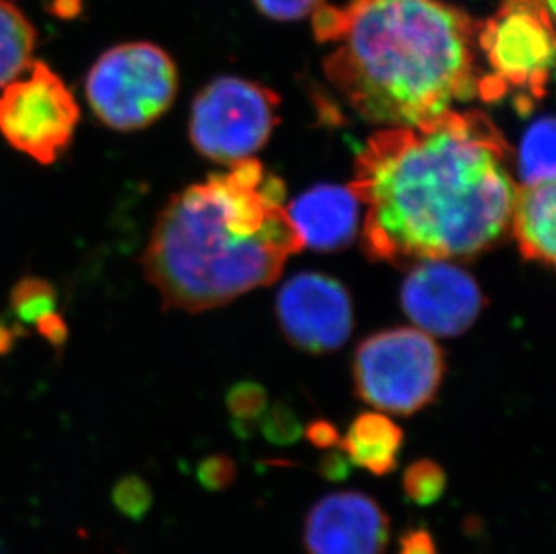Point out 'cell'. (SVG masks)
Segmentation results:
<instances>
[{"label": "cell", "mask_w": 556, "mask_h": 554, "mask_svg": "<svg viewBox=\"0 0 556 554\" xmlns=\"http://www.w3.org/2000/svg\"><path fill=\"white\" fill-rule=\"evenodd\" d=\"M517 173L522 186L555 180V119L544 115L525 131L517 152Z\"/></svg>", "instance_id": "2e32d148"}, {"label": "cell", "mask_w": 556, "mask_h": 554, "mask_svg": "<svg viewBox=\"0 0 556 554\" xmlns=\"http://www.w3.org/2000/svg\"><path fill=\"white\" fill-rule=\"evenodd\" d=\"M227 408L235 418V424L240 425L238 435L248 424H254L262 418L268 408L267 391L256 382H240L227 392Z\"/></svg>", "instance_id": "d6986e66"}, {"label": "cell", "mask_w": 556, "mask_h": 554, "mask_svg": "<svg viewBox=\"0 0 556 554\" xmlns=\"http://www.w3.org/2000/svg\"><path fill=\"white\" fill-rule=\"evenodd\" d=\"M509 147L481 111H445L369 137L350 184L366 205L364 252L413 267L468 260L503 240L514 205Z\"/></svg>", "instance_id": "6da1fadb"}, {"label": "cell", "mask_w": 556, "mask_h": 554, "mask_svg": "<svg viewBox=\"0 0 556 554\" xmlns=\"http://www.w3.org/2000/svg\"><path fill=\"white\" fill-rule=\"evenodd\" d=\"M402 444L404 430L380 413L357 416L341 440L342 452L350 463L375 477H386L396 470Z\"/></svg>", "instance_id": "5bb4252c"}, {"label": "cell", "mask_w": 556, "mask_h": 554, "mask_svg": "<svg viewBox=\"0 0 556 554\" xmlns=\"http://www.w3.org/2000/svg\"><path fill=\"white\" fill-rule=\"evenodd\" d=\"M11 340H13V331L5 326L0 325V355L11 348Z\"/></svg>", "instance_id": "484cf974"}, {"label": "cell", "mask_w": 556, "mask_h": 554, "mask_svg": "<svg viewBox=\"0 0 556 554\" xmlns=\"http://www.w3.org/2000/svg\"><path fill=\"white\" fill-rule=\"evenodd\" d=\"M479 21L448 0H350L314 13L326 78L363 119L413 126L479 95Z\"/></svg>", "instance_id": "7a4b0ae2"}, {"label": "cell", "mask_w": 556, "mask_h": 554, "mask_svg": "<svg viewBox=\"0 0 556 554\" xmlns=\"http://www.w3.org/2000/svg\"><path fill=\"white\" fill-rule=\"evenodd\" d=\"M400 301L418 330L438 337H457L470 330L484 309V295L476 279L441 260L413 265Z\"/></svg>", "instance_id": "30bf717a"}, {"label": "cell", "mask_w": 556, "mask_h": 554, "mask_svg": "<svg viewBox=\"0 0 556 554\" xmlns=\"http://www.w3.org/2000/svg\"><path fill=\"white\" fill-rule=\"evenodd\" d=\"M262 432L270 443L278 444V446H289L303 436V427H301L298 414L292 408L278 403V405L265 411Z\"/></svg>", "instance_id": "ffe728a7"}, {"label": "cell", "mask_w": 556, "mask_h": 554, "mask_svg": "<svg viewBox=\"0 0 556 554\" xmlns=\"http://www.w3.org/2000/svg\"><path fill=\"white\" fill-rule=\"evenodd\" d=\"M391 518L363 492H337L315 502L305 520L308 554H386Z\"/></svg>", "instance_id": "8fae6325"}, {"label": "cell", "mask_w": 556, "mask_h": 554, "mask_svg": "<svg viewBox=\"0 0 556 554\" xmlns=\"http://www.w3.org/2000/svg\"><path fill=\"white\" fill-rule=\"evenodd\" d=\"M303 245L314 251H339L350 245L358 230L361 202L350 186L319 184L287 207Z\"/></svg>", "instance_id": "7c38bea8"}, {"label": "cell", "mask_w": 556, "mask_h": 554, "mask_svg": "<svg viewBox=\"0 0 556 554\" xmlns=\"http://www.w3.org/2000/svg\"><path fill=\"white\" fill-rule=\"evenodd\" d=\"M306 440L314 444L315 449L330 450L337 444H341V435L336 425L326 421V419H315L306 427Z\"/></svg>", "instance_id": "d4e9b609"}, {"label": "cell", "mask_w": 556, "mask_h": 554, "mask_svg": "<svg viewBox=\"0 0 556 554\" xmlns=\"http://www.w3.org/2000/svg\"><path fill=\"white\" fill-rule=\"evenodd\" d=\"M553 5L547 0H501L494 15L479 22L478 51L489 63L479 98L503 100L517 92V106L530 112L546 96L555 67Z\"/></svg>", "instance_id": "277c9868"}, {"label": "cell", "mask_w": 556, "mask_h": 554, "mask_svg": "<svg viewBox=\"0 0 556 554\" xmlns=\"http://www.w3.org/2000/svg\"><path fill=\"white\" fill-rule=\"evenodd\" d=\"M37 29L10 0H0V90L31 67Z\"/></svg>", "instance_id": "9a60e30c"}, {"label": "cell", "mask_w": 556, "mask_h": 554, "mask_svg": "<svg viewBox=\"0 0 556 554\" xmlns=\"http://www.w3.org/2000/svg\"><path fill=\"white\" fill-rule=\"evenodd\" d=\"M179 71L174 58L150 42H126L96 60L85 96L96 117L116 131H136L174 105Z\"/></svg>", "instance_id": "5b68a950"}, {"label": "cell", "mask_w": 556, "mask_h": 554, "mask_svg": "<svg viewBox=\"0 0 556 554\" xmlns=\"http://www.w3.org/2000/svg\"><path fill=\"white\" fill-rule=\"evenodd\" d=\"M257 11L278 22H294L314 15L325 0H252Z\"/></svg>", "instance_id": "7402d4cb"}, {"label": "cell", "mask_w": 556, "mask_h": 554, "mask_svg": "<svg viewBox=\"0 0 556 554\" xmlns=\"http://www.w3.org/2000/svg\"><path fill=\"white\" fill-rule=\"evenodd\" d=\"M238 466L229 455L213 454L205 457L197 470V479L207 492H224L237 481Z\"/></svg>", "instance_id": "44dd1931"}, {"label": "cell", "mask_w": 556, "mask_h": 554, "mask_svg": "<svg viewBox=\"0 0 556 554\" xmlns=\"http://www.w3.org/2000/svg\"><path fill=\"white\" fill-rule=\"evenodd\" d=\"M555 180L530 184L515 191L509 227L525 260L553 267L555 263Z\"/></svg>", "instance_id": "4fadbf2b"}, {"label": "cell", "mask_w": 556, "mask_h": 554, "mask_svg": "<svg viewBox=\"0 0 556 554\" xmlns=\"http://www.w3.org/2000/svg\"><path fill=\"white\" fill-rule=\"evenodd\" d=\"M402 487L407 501L420 507L432 506L445 495V468L432 459H416L405 468Z\"/></svg>", "instance_id": "ac0fdd59"}, {"label": "cell", "mask_w": 556, "mask_h": 554, "mask_svg": "<svg viewBox=\"0 0 556 554\" xmlns=\"http://www.w3.org/2000/svg\"><path fill=\"white\" fill-rule=\"evenodd\" d=\"M317 470H319L320 477H325L328 481L342 482L346 481L352 474V463L342 450H331L320 457Z\"/></svg>", "instance_id": "cb8c5ba5"}, {"label": "cell", "mask_w": 556, "mask_h": 554, "mask_svg": "<svg viewBox=\"0 0 556 554\" xmlns=\"http://www.w3.org/2000/svg\"><path fill=\"white\" fill-rule=\"evenodd\" d=\"M279 96L265 85L220 76L191 105L189 137L200 155L215 163H242L260 152L278 125Z\"/></svg>", "instance_id": "52a82bcc"}, {"label": "cell", "mask_w": 556, "mask_h": 554, "mask_svg": "<svg viewBox=\"0 0 556 554\" xmlns=\"http://www.w3.org/2000/svg\"><path fill=\"white\" fill-rule=\"evenodd\" d=\"M276 315L285 337L308 353L339 350L353 330L352 298L325 274L290 277L276 298Z\"/></svg>", "instance_id": "9c48e42d"}, {"label": "cell", "mask_w": 556, "mask_h": 554, "mask_svg": "<svg viewBox=\"0 0 556 554\" xmlns=\"http://www.w3.org/2000/svg\"><path fill=\"white\" fill-rule=\"evenodd\" d=\"M283 200V180L254 159L175 194L142 256L164 304L197 314L273 285L305 249Z\"/></svg>", "instance_id": "3957f363"}, {"label": "cell", "mask_w": 556, "mask_h": 554, "mask_svg": "<svg viewBox=\"0 0 556 554\" xmlns=\"http://www.w3.org/2000/svg\"><path fill=\"white\" fill-rule=\"evenodd\" d=\"M445 358L431 335L418 328L380 331L358 345L353 378L358 396L383 413L410 416L434 400Z\"/></svg>", "instance_id": "8992f818"}, {"label": "cell", "mask_w": 556, "mask_h": 554, "mask_svg": "<svg viewBox=\"0 0 556 554\" xmlns=\"http://www.w3.org/2000/svg\"><path fill=\"white\" fill-rule=\"evenodd\" d=\"M78 121V101L48 63L33 62L26 78L0 90V136L37 163L59 161Z\"/></svg>", "instance_id": "ba28073f"}, {"label": "cell", "mask_w": 556, "mask_h": 554, "mask_svg": "<svg viewBox=\"0 0 556 554\" xmlns=\"http://www.w3.org/2000/svg\"><path fill=\"white\" fill-rule=\"evenodd\" d=\"M56 293L48 281L40 277H24L11 292V310L22 323L37 326L49 315L56 314Z\"/></svg>", "instance_id": "e0dca14e"}, {"label": "cell", "mask_w": 556, "mask_h": 554, "mask_svg": "<svg viewBox=\"0 0 556 554\" xmlns=\"http://www.w3.org/2000/svg\"><path fill=\"white\" fill-rule=\"evenodd\" d=\"M399 554H440L434 537L426 526L405 529L399 540Z\"/></svg>", "instance_id": "603a6c76"}]
</instances>
